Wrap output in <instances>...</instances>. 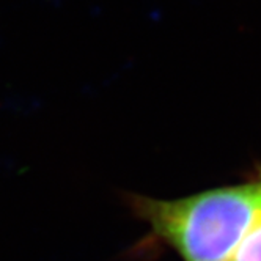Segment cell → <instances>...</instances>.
<instances>
[{"instance_id":"1","label":"cell","mask_w":261,"mask_h":261,"mask_svg":"<svg viewBox=\"0 0 261 261\" xmlns=\"http://www.w3.org/2000/svg\"><path fill=\"white\" fill-rule=\"evenodd\" d=\"M136 210L184 261H231L261 217V181L179 200L137 198Z\"/></svg>"},{"instance_id":"2","label":"cell","mask_w":261,"mask_h":261,"mask_svg":"<svg viewBox=\"0 0 261 261\" xmlns=\"http://www.w3.org/2000/svg\"><path fill=\"white\" fill-rule=\"evenodd\" d=\"M231 261H261V217L241 241Z\"/></svg>"}]
</instances>
